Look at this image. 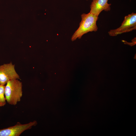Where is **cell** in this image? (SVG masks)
<instances>
[{
	"instance_id": "6",
	"label": "cell",
	"mask_w": 136,
	"mask_h": 136,
	"mask_svg": "<svg viewBox=\"0 0 136 136\" xmlns=\"http://www.w3.org/2000/svg\"><path fill=\"white\" fill-rule=\"evenodd\" d=\"M108 0H93L90 5V13L98 16L103 11H108L111 10V4L108 3Z\"/></svg>"
},
{
	"instance_id": "1",
	"label": "cell",
	"mask_w": 136,
	"mask_h": 136,
	"mask_svg": "<svg viewBox=\"0 0 136 136\" xmlns=\"http://www.w3.org/2000/svg\"><path fill=\"white\" fill-rule=\"evenodd\" d=\"M81 17V20L79 27L72 37L71 40L73 41L78 38L80 39L84 34L89 32H95L98 30L96 22L98 16L89 12L82 14Z\"/></svg>"
},
{
	"instance_id": "8",
	"label": "cell",
	"mask_w": 136,
	"mask_h": 136,
	"mask_svg": "<svg viewBox=\"0 0 136 136\" xmlns=\"http://www.w3.org/2000/svg\"></svg>"
},
{
	"instance_id": "2",
	"label": "cell",
	"mask_w": 136,
	"mask_h": 136,
	"mask_svg": "<svg viewBox=\"0 0 136 136\" xmlns=\"http://www.w3.org/2000/svg\"><path fill=\"white\" fill-rule=\"evenodd\" d=\"M22 84L18 79L8 81L5 88V95L9 104L15 105L20 101L22 95Z\"/></svg>"
},
{
	"instance_id": "5",
	"label": "cell",
	"mask_w": 136,
	"mask_h": 136,
	"mask_svg": "<svg viewBox=\"0 0 136 136\" xmlns=\"http://www.w3.org/2000/svg\"><path fill=\"white\" fill-rule=\"evenodd\" d=\"M14 79H20L14 65L10 62L0 66V84L5 85L9 81Z\"/></svg>"
},
{
	"instance_id": "4",
	"label": "cell",
	"mask_w": 136,
	"mask_h": 136,
	"mask_svg": "<svg viewBox=\"0 0 136 136\" xmlns=\"http://www.w3.org/2000/svg\"><path fill=\"white\" fill-rule=\"evenodd\" d=\"M37 124L34 121L22 124L18 122L15 125L0 129V136H19L24 131L30 129Z\"/></svg>"
},
{
	"instance_id": "7",
	"label": "cell",
	"mask_w": 136,
	"mask_h": 136,
	"mask_svg": "<svg viewBox=\"0 0 136 136\" xmlns=\"http://www.w3.org/2000/svg\"><path fill=\"white\" fill-rule=\"evenodd\" d=\"M5 86V85L0 84V107H3L6 104L4 93Z\"/></svg>"
},
{
	"instance_id": "3",
	"label": "cell",
	"mask_w": 136,
	"mask_h": 136,
	"mask_svg": "<svg viewBox=\"0 0 136 136\" xmlns=\"http://www.w3.org/2000/svg\"><path fill=\"white\" fill-rule=\"evenodd\" d=\"M136 29V13H132L125 16L120 26L118 28L111 29L108 32L111 36L131 31Z\"/></svg>"
}]
</instances>
